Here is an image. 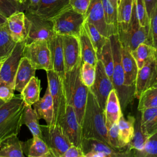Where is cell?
<instances>
[{
    "instance_id": "6da1fadb",
    "label": "cell",
    "mask_w": 157,
    "mask_h": 157,
    "mask_svg": "<svg viewBox=\"0 0 157 157\" xmlns=\"http://www.w3.org/2000/svg\"><path fill=\"white\" fill-rule=\"evenodd\" d=\"M82 133L83 138H94L110 145L104 111L90 89L82 124Z\"/></svg>"
},
{
    "instance_id": "7a4b0ae2",
    "label": "cell",
    "mask_w": 157,
    "mask_h": 157,
    "mask_svg": "<svg viewBox=\"0 0 157 157\" xmlns=\"http://www.w3.org/2000/svg\"><path fill=\"white\" fill-rule=\"evenodd\" d=\"M82 63L72 69L66 71L63 79L67 105H72L78 123L82 126L87 102L89 88L83 83L80 76Z\"/></svg>"
},
{
    "instance_id": "3957f363",
    "label": "cell",
    "mask_w": 157,
    "mask_h": 157,
    "mask_svg": "<svg viewBox=\"0 0 157 157\" xmlns=\"http://www.w3.org/2000/svg\"><path fill=\"white\" fill-rule=\"evenodd\" d=\"M113 56V72L112 82L118 98L120 101L121 109L125 110L126 107L135 98V86H129L125 84L124 72L121 63V44L118 34L109 37Z\"/></svg>"
},
{
    "instance_id": "277c9868",
    "label": "cell",
    "mask_w": 157,
    "mask_h": 157,
    "mask_svg": "<svg viewBox=\"0 0 157 157\" xmlns=\"http://www.w3.org/2000/svg\"><path fill=\"white\" fill-rule=\"evenodd\" d=\"M24 101L20 94L0 107V144L9 136L18 134L23 123Z\"/></svg>"
},
{
    "instance_id": "5b68a950",
    "label": "cell",
    "mask_w": 157,
    "mask_h": 157,
    "mask_svg": "<svg viewBox=\"0 0 157 157\" xmlns=\"http://www.w3.org/2000/svg\"><path fill=\"white\" fill-rule=\"evenodd\" d=\"M117 34L121 45L130 52L142 43L151 45L150 26H142L140 25L136 14L135 4L129 23H118Z\"/></svg>"
},
{
    "instance_id": "8992f818",
    "label": "cell",
    "mask_w": 157,
    "mask_h": 157,
    "mask_svg": "<svg viewBox=\"0 0 157 157\" xmlns=\"http://www.w3.org/2000/svg\"><path fill=\"white\" fill-rule=\"evenodd\" d=\"M51 20L56 34L78 37L85 18V15L75 11L69 5Z\"/></svg>"
},
{
    "instance_id": "52a82bcc",
    "label": "cell",
    "mask_w": 157,
    "mask_h": 157,
    "mask_svg": "<svg viewBox=\"0 0 157 157\" xmlns=\"http://www.w3.org/2000/svg\"><path fill=\"white\" fill-rule=\"evenodd\" d=\"M23 56L27 58L36 70H52L53 64L48 40H39L25 44Z\"/></svg>"
},
{
    "instance_id": "ba28073f",
    "label": "cell",
    "mask_w": 157,
    "mask_h": 157,
    "mask_svg": "<svg viewBox=\"0 0 157 157\" xmlns=\"http://www.w3.org/2000/svg\"><path fill=\"white\" fill-rule=\"evenodd\" d=\"M48 87L51 93L54 108L53 121L52 125L59 124L63 117L67 105L63 79L52 69L46 71Z\"/></svg>"
},
{
    "instance_id": "9c48e42d",
    "label": "cell",
    "mask_w": 157,
    "mask_h": 157,
    "mask_svg": "<svg viewBox=\"0 0 157 157\" xmlns=\"http://www.w3.org/2000/svg\"><path fill=\"white\" fill-rule=\"evenodd\" d=\"M42 139L47 144L52 157H63L72 145L59 124L40 125Z\"/></svg>"
},
{
    "instance_id": "30bf717a",
    "label": "cell",
    "mask_w": 157,
    "mask_h": 157,
    "mask_svg": "<svg viewBox=\"0 0 157 157\" xmlns=\"http://www.w3.org/2000/svg\"><path fill=\"white\" fill-rule=\"evenodd\" d=\"M82 148L84 157H132V150H120L94 138H83Z\"/></svg>"
},
{
    "instance_id": "8fae6325",
    "label": "cell",
    "mask_w": 157,
    "mask_h": 157,
    "mask_svg": "<svg viewBox=\"0 0 157 157\" xmlns=\"http://www.w3.org/2000/svg\"><path fill=\"white\" fill-rule=\"evenodd\" d=\"M28 20V31L26 44L39 40H48L55 34L52 20L44 19L37 15L25 12Z\"/></svg>"
},
{
    "instance_id": "7c38bea8",
    "label": "cell",
    "mask_w": 157,
    "mask_h": 157,
    "mask_svg": "<svg viewBox=\"0 0 157 157\" xmlns=\"http://www.w3.org/2000/svg\"><path fill=\"white\" fill-rule=\"evenodd\" d=\"M89 89L96 97L100 107L104 111L108 96L114 87L112 80L107 75L104 67L99 59H98L96 64L95 80Z\"/></svg>"
},
{
    "instance_id": "4fadbf2b",
    "label": "cell",
    "mask_w": 157,
    "mask_h": 157,
    "mask_svg": "<svg viewBox=\"0 0 157 157\" xmlns=\"http://www.w3.org/2000/svg\"><path fill=\"white\" fill-rule=\"evenodd\" d=\"M59 124L71 144L82 147V126L78 121L75 110L72 105H67L66 112Z\"/></svg>"
},
{
    "instance_id": "5bb4252c",
    "label": "cell",
    "mask_w": 157,
    "mask_h": 157,
    "mask_svg": "<svg viewBox=\"0 0 157 157\" xmlns=\"http://www.w3.org/2000/svg\"><path fill=\"white\" fill-rule=\"evenodd\" d=\"M25 44L26 40L17 42L12 52L4 60L1 67L0 79L12 85L13 86L15 74L21 59L23 56Z\"/></svg>"
},
{
    "instance_id": "9a60e30c",
    "label": "cell",
    "mask_w": 157,
    "mask_h": 157,
    "mask_svg": "<svg viewBox=\"0 0 157 157\" xmlns=\"http://www.w3.org/2000/svg\"><path fill=\"white\" fill-rule=\"evenodd\" d=\"M157 85V56L138 70L136 81L135 98H139L146 90Z\"/></svg>"
},
{
    "instance_id": "2e32d148",
    "label": "cell",
    "mask_w": 157,
    "mask_h": 157,
    "mask_svg": "<svg viewBox=\"0 0 157 157\" xmlns=\"http://www.w3.org/2000/svg\"><path fill=\"white\" fill-rule=\"evenodd\" d=\"M85 20L93 24L102 35L109 37L117 33L106 23L101 0H91L85 15Z\"/></svg>"
},
{
    "instance_id": "e0dca14e",
    "label": "cell",
    "mask_w": 157,
    "mask_h": 157,
    "mask_svg": "<svg viewBox=\"0 0 157 157\" xmlns=\"http://www.w3.org/2000/svg\"><path fill=\"white\" fill-rule=\"evenodd\" d=\"M61 37L66 72L72 69L82 63L80 46L79 39L77 37L64 35L61 36Z\"/></svg>"
},
{
    "instance_id": "ac0fdd59",
    "label": "cell",
    "mask_w": 157,
    "mask_h": 157,
    "mask_svg": "<svg viewBox=\"0 0 157 157\" xmlns=\"http://www.w3.org/2000/svg\"><path fill=\"white\" fill-rule=\"evenodd\" d=\"M7 24L10 36L16 43L26 40L28 31V20L23 11H17L9 17Z\"/></svg>"
},
{
    "instance_id": "d6986e66",
    "label": "cell",
    "mask_w": 157,
    "mask_h": 157,
    "mask_svg": "<svg viewBox=\"0 0 157 157\" xmlns=\"http://www.w3.org/2000/svg\"><path fill=\"white\" fill-rule=\"evenodd\" d=\"M48 42L51 54L53 70L63 79L65 76L66 69L61 36L55 34L48 40Z\"/></svg>"
},
{
    "instance_id": "ffe728a7",
    "label": "cell",
    "mask_w": 157,
    "mask_h": 157,
    "mask_svg": "<svg viewBox=\"0 0 157 157\" xmlns=\"http://www.w3.org/2000/svg\"><path fill=\"white\" fill-rule=\"evenodd\" d=\"M33 107L39 120H44L48 125L53 124L54 116L53 102L48 86L44 96L33 104Z\"/></svg>"
},
{
    "instance_id": "44dd1931",
    "label": "cell",
    "mask_w": 157,
    "mask_h": 157,
    "mask_svg": "<svg viewBox=\"0 0 157 157\" xmlns=\"http://www.w3.org/2000/svg\"><path fill=\"white\" fill-rule=\"evenodd\" d=\"M68 6L69 0H40L34 13L44 19L51 20Z\"/></svg>"
},
{
    "instance_id": "7402d4cb",
    "label": "cell",
    "mask_w": 157,
    "mask_h": 157,
    "mask_svg": "<svg viewBox=\"0 0 157 157\" xmlns=\"http://www.w3.org/2000/svg\"><path fill=\"white\" fill-rule=\"evenodd\" d=\"M36 69L31 64L29 59L23 56L15 77L14 90L21 92L31 78L35 76Z\"/></svg>"
},
{
    "instance_id": "603a6c76",
    "label": "cell",
    "mask_w": 157,
    "mask_h": 157,
    "mask_svg": "<svg viewBox=\"0 0 157 157\" xmlns=\"http://www.w3.org/2000/svg\"><path fill=\"white\" fill-rule=\"evenodd\" d=\"M121 56L123 68L124 72L125 84L136 87V81L138 72L136 61L131 52L121 45Z\"/></svg>"
},
{
    "instance_id": "cb8c5ba5",
    "label": "cell",
    "mask_w": 157,
    "mask_h": 157,
    "mask_svg": "<svg viewBox=\"0 0 157 157\" xmlns=\"http://www.w3.org/2000/svg\"><path fill=\"white\" fill-rule=\"evenodd\" d=\"M121 114L119 99L115 90L113 89L108 96L104 109L105 124L107 129L112 124L118 123Z\"/></svg>"
},
{
    "instance_id": "d4e9b609",
    "label": "cell",
    "mask_w": 157,
    "mask_h": 157,
    "mask_svg": "<svg viewBox=\"0 0 157 157\" xmlns=\"http://www.w3.org/2000/svg\"><path fill=\"white\" fill-rule=\"evenodd\" d=\"M22 144L24 153L29 157H52L47 144L38 136H33Z\"/></svg>"
},
{
    "instance_id": "484cf974",
    "label": "cell",
    "mask_w": 157,
    "mask_h": 157,
    "mask_svg": "<svg viewBox=\"0 0 157 157\" xmlns=\"http://www.w3.org/2000/svg\"><path fill=\"white\" fill-rule=\"evenodd\" d=\"M23 144L18 137V134H13L0 144V157H24Z\"/></svg>"
},
{
    "instance_id": "4316f807",
    "label": "cell",
    "mask_w": 157,
    "mask_h": 157,
    "mask_svg": "<svg viewBox=\"0 0 157 157\" xmlns=\"http://www.w3.org/2000/svg\"><path fill=\"white\" fill-rule=\"evenodd\" d=\"M78 39L80 46L82 61L83 63H88L96 66L98 59V56L84 25H83L81 29Z\"/></svg>"
},
{
    "instance_id": "83f0119b",
    "label": "cell",
    "mask_w": 157,
    "mask_h": 157,
    "mask_svg": "<svg viewBox=\"0 0 157 157\" xmlns=\"http://www.w3.org/2000/svg\"><path fill=\"white\" fill-rule=\"evenodd\" d=\"M40 80L36 76L32 77L20 92L25 105H33L40 99Z\"/></svg>"
},
{
    "instance_id": "f1b7e54d",
    "label": "cell",
    "mask_w": 157,
    "mask_h": 157,
    "mask_svg": "<svg viewBox=\"0 0 157 157\" xmlns=\"http://www.w3.org/2000/svg\"><path fill=\"white\" fill-rule=\"evenodd\" d=\"M131 53L135 59L137 67L139 69L145 63L157 56V48L151 45L142 43Z\"/></svg>"
},
{
    "instance_id": "f546056e",
    "label": "cell",
    "mask_w": 157,
    "mask_h": 157,
    "mask_svg": "<svg viewBox=\"0 0 157 157\" xmlns=\"http://www.w3.org/2000/svg\"><path fill=\"white\" fill-rule=\"evenodd\" d=\"M140 113L142 129L148 138L157 133V108L145 109Z\"/></svg>"
},
{
    "instance_id": "4dcf8cb0",
    "label": "cell",
    "mask_w": 157,
    "mask_h": 157,
    "mask_svg": "<svg viewBox=\"0 0 157 157\" xmlns=\"http://www.w3.org/2000/svg\"><path fill=\"white\" fill-rule=\"evenodd\" d=\"M135 123L136 118L134 116L128 115V119L126 120L123 113L118 121L120 136L121 140L126 145H128L133 138Z\"/></svg>"
},
{
    "instance_id": "1f68e13d",
    "label": "cell",
    "mask_w": 157,
    "mask_h": 157,
    "mask_svg": "<svg viewBox=\"0 0 157 157\" xmlns=\"http://www.w3.org/2000/svg\"><path fill=\"white\" fill-rule=\"evenodd\" d=\"M39 119L31 105H25L23 114V123L29 129L33 136H38L42 138L40 125L39 123Z\"/></svg>"
},
{
    "instance_id": "d6a6232c",
    "label": "cell",
    "mask_w": 157,
    "mask_h": 157,
    "mask_svg": "<svg viewBox=\"0 0 157 157\" xmlns=\"http://www.w3.org/2000/svg\"><path fill=\"white\" fill-rule=\"evenodd\" d=\"M15 45L16 42L10 36L7 24L0 26V57H7Z\"/></svg>"
},
{
    "instance_id": "836d02e7",
    "label": "cell",
    "mask_w": 157,
    "mask_h": 157,
    "mask_svg": "<svg viewBox=\"0 0 157 157\" xmlns=\"http://www.w3.org/2000/svg\"><path fill=\"white\" fill-rule=\"evenodd\" d=\"M83 25L88 34V36L96 52L97 56L98 57L101 52L102 47L109 38L102 35L93 24L86 21V20H85Z\"/></svg>"
},
{
    "instance_id": "e575fe53",
    "label": "cell",
    "mask_w": 157,
    "mask_h": 157,
    "mask_svg": "<svg viewBox=\"0 0 157 157\" xmlns=\"http://www.w3.org/2000/svg\"><path fill=\"white\" fill-rule=\"evenodd\" d=\"M98 59L101 60L107 75L112 80V75L113 72V56L112 45L109 37L102 47L101 52L98 57Z\"/></svg>"
},
{
    "instance_id": "d590c367",
    "label": "cell",
    "mask_w": 157,
    "mask_h": 157,
    "mask_svg": "<svg viewBox=\"0 0 157 157\" xmlns=\"http://www.w3.org/2000/svg\"><path fill=\"white\" fill-rule=\"evenodd\" d=\"M139 99L137 109L140 112L147 109L157 108V86L144 91Z\"/></svg>"
},
{
    "instance_id": "8d00e7d4",
    "label": "cell",
    "mask_w": 157,
    "mask_h": 157,
    "mask_svg": "<svg viewBox=\"0 0 157 157\" xmlns=\"http://www.w3.org/2000/svg\"><path fill=\"white\" fill-rule=\"evenodd\" d=\"M148 137L142 131L141 127V113L138 115L137 120H136L134 127V134L131 142L128 144L129 148L132 150H142Z\"/></svg>"
},
{
    "instance_id": "74e56055",
    "label": "cell",
    "mask_w": 157,
    "mask_h": 157,
    "mask_svg": "<svg viewBox=\"0 0 157 157\" xmlns=\"http://www.w3.org/2000/svg\"><path fill=\"white\" fill-rule=\"evenodd\" d=\"M134 0H120L117 8L118 23L128 24L131 20Z\"/></svg>"
},
{
    "instance_id": "f35d334b",
    "label": "cell",
    "mask_w": 157,
    "mask_h": 157,
    "mask_svg": "<svg viewBox=\"0 0 157 157\" xmlns=\"http://www.w3.org/2000/svg\"><path fill=\"white\" fill-rule=\"evenodd\" d=\"M132 151L134 157H157V133L148 138L142 150Z\"/></svg>"
},
{
    "instance_id": "ab89813d",
    "label": "cell",
    "mask_w": 157,
    "mask_h": 157,
    "mask_svg": "<svg viewBox=\"0 0 157 157\" xmlns=\"http://www.w3.org/2000/svg\"><path fill=\"white\" fill-rule=\"evenodd\" d=\"M101 2L107 24L118 34L117 9L113 6L109 0H101Z\"/></svg>"
},
{
    "instance_id": "60d3db41",
    "label": "cell",
    "mask_w": 157,
    "mask_h": 157,
    "mask_svg": "<svg viewBox=\"0 0 157 157\" xmlns=\"http://www.w3.org/2000/svg\"><path fill=\"white\" fill-rule=\"evenodd\" d=\"M108 136L110 144L115 149L120 150H131L128 145H126L120 138L118 123L112 124L108 129Z\"/></svg>"
},
{
    "instance_id": "b9f144b4",
    "label": "cell",
    "mask_w": 157,
    "mask_h": 157,
    "mask_svg": "<svg viewBox=\"0 0 157 157\" xmlns=\"http://www.w3.org/2000/svg\"><path fill=\"white\" fill-rule=\"evenodd\" d=\"M81 79L88 88H90L94 83L96 77V66L88 63H82L80 68Z\"/></svg>"
},
{
    "instance_id": "7bdbcfd3",
    "label": "cell",
    "mask_w": 157,
    "mask_h": 157,
    "mask_svg": "<svg viewBox=\"0 0 157 157\" xmlns=\"http://www.w3.org/2000/svg\"><path fill=\"white\" fill-rule=\"evenodd\" d=\"M136 11L139 23L142 26H150V18L144 0H134Z\"/></svg>"
},
{
    "instance_id": "ee69618b",
    "label": "cell",
    "mask_w": 157,
    "mask_h": 157,
    "mask_svg": "<svg viewBox=\"0 0 157 157\" xmlns=\"http://www.w3.org/2000/svg\"><path fill=\"white\" fill-rule=\"evenodd\" d=\"M14 86L0 79V99L7 102L12 99L14 94Z\"/></svg>"
},
{
    "instance_id": "f6af8a7d",
    "label": "cell",
    "mask_w": 157,
    "mask_h": 157,
    "mask_svg": "<svg viewBox=\"0 0 157 157\" xmlns=\"http://www.w3.org/2000/svg\"><path fill=\"white\" fill-rule=\"evenodd\" d=\"M150 34L152 46L157 48V5L150 18Z\"/></svg>"
},
{
    "instance_id": "bcb514c9",
    "label": "cell",
    "mask_w": 157,
    "mask_h": 157,
    "mask_svg": "<svg viewBox=\"0 0 157 157\" xmlns=\"http://www.w3.org/2000/svg\"><path fill=\"white\" fill-rule=\"evenodd\" d=\"M18 10V8L10 0H0V13L6 18Z\"/></svg>"
},
{
    "instance_id": "7dc6e473",
    "label": "cell",
    "mask_w": 157,
    "mask_h": 157,
    "mask_svg": "<svg viewBox=\"0 0 157 157\" xmlns=\"http://www.w3.org/2000/svg\"><path fill=\"white\" fill-rule=\"evenodd\" d=\"M91 0H69V5L77 12L85 15Z\"/></svg>"
},
{
    "instance_id": "c3c4849f",
    "label": "cell",
    "mask_w": 157,
    "mask_h": 157,
    "mask_svg": "<svg viewBox=\"0 0 157 157\" xmlns=\"http://www.w3.org/2000/svg\"><path fill=\"white\" fill-rule=\"evenodd\" d=\"M63 157H84L82 147L71 145L63 155Z\"/></svg>"
},
{
    "instance_id": "681fc988",
    "label": "cell",
    "mask_w": 157,
    "mask_h": 157,
    "mask_svg": "<svg viewBox=\"0 0 157 157\" xmlns=\"http://www.w3.org/2000/svg\"><path fill=\"white\" fill-rule=\"evenodd\" d=\"M40 0H28V3L25 7L26 12L34 13L40 4Z\"/></svg>"
},
{
    "instance_id": "f907efd6",
    "label": "cell",
    "mask_w": 157,
    "mask_h": 157,
    "mask_svg": "<svg viewBox=\"0 0 157 157\" xmlns=\"http://www.w3.org/2000/svg\"><path fill=\"white\" fill-rule=\"evenodd\" d=\"M144 1L145 3L148 15L150 18L153 10L157 5V0H144Z\"/></svg>"
},
{
    "instance_id": "816d5d0a",
    "label": "cell",
    "mask_w": 157,
    "mask_h": 157,
    "mask_svg": "<svg viewBox=\"0 0 157 157\" xmlns=\"http://www.w3.org/2000/svg\"><path fill=\"white\" fill-rule=\"evenodd\" d=\"M10 1L13 3V4H14L15 6H16L18 8L19 10L22 11V10H21L22 5H21V3L20 0H10Z\"/></svg>"
},
{
    "instance_id": "f5cc1de1",
    "label": "cell",
    "mask_w": 157,
    "mask_h": 157,
    "mask_svg": "<svg viewBox=\"0 0 157 157\" xmlns=\"http://www.w3.org/2000/svg\"><path fill=\"white\" fill-rule=\"evenodd\" d=\"M7 18L5 16L0 13V26L4 25L7 23Z\"/></svg>"
},
{
    "instance_id": "db71d44e",
    "label": "cell",
    "mask_w": 157,
    "mask_h": 157,
    "mask_svg": "<svg viewBox=\"0 0 157 157\" xmlns=\"http://www.w3.org/2000/svg\"><path fill=\"white\" fill-rule=\"evenodd\" d=\"M110 2H111V4L113 5V6L116 9H117L118 8V5L119 4V2H120V0H109Z\"/></svg>"
},
{
    "instance_id": "11a10c76",
    "label": "cell",
    "mask_w": 157,
    "mask_h": 157,
    "mask_svg": "<svg viewBox=\"0 0 157 157\" xmlns=\"http://www.w3.org/2000/svg\"><path fill=\"white\" fill-rule=\"evenodd\" d=\"M6 58H7V57H0V62L4 61Z\"/></svg>"
},
{
    "instance_id": "9f6ffc18",
    "label": "cell",
    "mask_w": 157,
    "mask_h": 157,
    "mask_svg": "<svg viewBox=\"0 0 157 157\" xmlns=\"http://www.w3.org/2000/svg\"><path fill=\"white\" fill-rule=\"evenodd\" d=\"M4 101H2V100H1V99H0V107L2 105H3L4 104Z\"/></svg>"
},
{
    "instance_id": "6f0895ef",
    "label": "cell",
    "mask_w": 157,
    "mask_h": 157,
    "mask_svg": "<svg viewBox=\"0 0 157 157\" xmlns=\"http://www.w3.org/2000/svg\"><path fill=\"white\" fill-rule=\"evenodd\" d=\"M4 61L0 62V72H1V67H2V63H3V62H4Z\"/></svg>"
},
{
    "instance_id": "680465c9",
    "label": "cell",
    "mask_w": 157,
    "mask_h": 157,
    "mask_svg": "<svg viewBox=\"0 0 157 157\" xmlns=\"http://www.w3.org/2000/svg\"><path fill=\"white\" fill-rule=\"evenodd\" d=\"M25 1H26V0H20V1H21V5H22V4H23L25 3ZM22 7H23V5H22Z\"/></svg>"
},
{
    "instance_id": "91938a15",
    "label": "cell",
    "mask_w": 157,
    "mask_h": 157,
    "mask_svg": "<svg viewBox=\"0 0 157 157\" xmlns=\"http://www.w3.org/2000/svg\"><path fill=\"white\" fill-rule=\"evenodd\" d=\"M156 86H157V85H156Z\"/></svg>"
}]
</instances>
